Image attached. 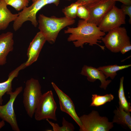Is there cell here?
<instances>
[{
	"label": "cell",
	"instance_id": "6",
	"mask_svg": "<svg viewBox=\"0 0 131 131\" xmlns=\"http://www.w3.org/2000/svg\"><path fill=\"white\" fill-rule=\"evenodd\" d=\"M101 40L105 47L114 53L119 52L122 47L131 43L126 30L124 27H120L110 30Z\"/></svg>",
	"mask_w": 131,
	"mask_h": 131
},
{
	"label": "cell",
	"instance_id": "29",
	"mask_svg": "<svg viewBox=\"0 0 131 131\" xmlns=\"http://www.w3.org/2000/svg\"><path fill=\"white\" fill-rule=\"evenodd\" d=\"M115 1H119L123 3V4L126 5H131V0H113Z\"/></svg>",
	"mask_w": 131,
	"mask_h": 131
},
{
	"label": "cell",
	"instance_id": "13",
	"mask_svg": "<svg viewBox=\"0 0 131 131\" xmlns=\"http://www.w3.org/2000/svg\"><path fill=\"white\" fill-rule=\"evenodd\" d=\"M80 74L86 77L87 80L90 82H94L97 80H99L101 83L100 87L105 90L112 81L110 80H106L104 74L98 68L91 66L84 65Z\"/></svg>",
	"mask_w": 131,
	"mask_h": 131
},
{
	"label": "cell",
	"instance_id": "15",
	"mask_svg": "<svg viewBox=\"0 0 131 131\" xmlns=\"http://www.w3.org/2000/svg\"><path fill=\"white\" fill-rule=\"evenodd\" d=\"M7 4L3 0H0V30L6 29L10 23L15 21L19 14H13L7 7Z\"/></svg>",
	"mask_w": 131,
	"mask_h": 131
},
{
	"label": "cell",
	"instance_id": "18",
	"mask_svg": "<svg viewBox=\"0 0 131 131\" xmlns=\"http://www.w3.org/2000/svg\"><path fill=\"white\" fill-rule=\"evenodd\" d=\"M131 66V64L121 66L114 65L100 66L97 68L103 72L106 79L109 77L113 80L117 75V72L128 68Z\"/></svg>",
	"mask_w": 131,
	"mask_h": 131
},
{
	"label": "cell",
	"instance_id": "2",
	"mask_svg": "<svg viewBox=\"0 0 131 131\" xmlns=\"http://www.w3.org/2000/svg\"><path fill=\"white\" fill-rule=\"evenodd\" d=\"M38 22L40 31L44 36L46 41L53 44L55 42L60 31L66 26L74 24L75 20L65 16L48 17L42 14L39 15Z\"/></svg>",
	"mask_w": 131,
	"mask_h": 131
},
{
	"label": "cell",
	"instance_id": "16",
	"mask_svg": "<svg viewBox=\"0 0 131 131\" xmlns=\"http://www.w3.org/2000/svg\"><path fill=\"white\" fill-rule=\"evenodd\" d=\"M26 67L25 62L21 64L9 74L7 80L0 83V105L2 104V96L6 93L12 91V82L15 78L17 77L20 71Z\"/></svg>",
	"mask_w": 131,
	"mask_h": 131
},
{
	"label": "cell",
	"instance_id": "25",
	"mask_svg": "<svg viewBox=\"0 0 131 131\" xmlns=\"http://www.w3.org/2000/svg\"><path fill=\"white\" fill-rule=\"evenodd\" d=\"M121 9L125 15H128L129 17V23H131V5H126L123 4L121 6Z\"/></svg>",
	"mask_w": 131,
	"mask_h": 131
},
{
	"label": "cell",
	"instance_id": "24",
	"mask_svg": "<svg viewBox=\"0 0 131 131\" xmlns=\"http://www.w3.org/2000/svg\"><path fill=\"white\" fill-rule=\"evenodd\" d=\"M89 16V12L88 9L83 5L79 6L77 9V16L82 19L87 21Z\"/></svg>",
	"mask_w": 131,
	"mask_h": 131
},
{
	"label": "cell",
	"instance_id": "14",
	"mask_svg": "<svg viewBox=\"0 0 131 131\" xmlns=\"http://www.w3.org/2000/svg\"><path fill=\"white\" fill-rule=\"evenodd\" d=\"M13 34L11 32L0 35V66L7 62V57L14 49Z\"/></svg>",
	"mask_w": 131,
	"mask_h": 131
},
{
	"label": "cell",
	"instance_id": "21",
	"mask_svg": "<svg viewBox=\"0 0 131 131\" xmlns=\"http://www.w3.org/2000/svg\"><path fill=\"white\" fill-rule=\"evenodd\" d=\"M54 131H73L74 130L73 125L71 123L66 121L64 117L62 119V125L60 126L57 123H55L49 121L48 119H46Z\"/></svg>",
	"mask_w": 131,
	"mask_h": 131
},
{
	"label": "cell",
	"instance_id": "27",
	"mask_svg": "<svg viewBox=\"0 0 131 131\" xmlns=\"http://www.w3.org/2000/svg\"><path fill=\"white\" fill-rule=\"evenodd\" d=\"M131 50V44L130 43L125 45L122 47L121 49L120 52L122 54H124Z\"/></svg>",
	"mask_w": 131,
	"mask_h": 131
},
{
	"label": "cell",
	"instance_id": "4",
	"mask_svg": "<svg viewBox=\"0 0 131 131\" xmlns=\"http://www.w3.org/2000/svg\"><path fill=\"white\" fill-rule=\"evenodd\" d=\"M79 118L81 123L80 131H108L114 126L113 123L107 117L100 116L95 110Z\"/></svg>",
	"mask_w": 131,
	"mask_h": 131
},
{
	"label": "cell",
	"instance_id": "17",
	"mask_svg": "<svg viewBox=\"0 0 131 131\" xmlns=\"http://www.w3.org/2000/svg\"><path fill=\"white\" fill-rule=\"evenodd\" d=\"M114 113V115L112 121L125 127L131 129V117L130 112H128L119 107H116Z\"/></svg>",
	"mask_w": 131,
	"mask_h": 131
},
{
	"label": "cell",
	"instance_id": "28",
	"mask_svg": "<svg viewBox=\"0 0 131 131\" xmlns=\"http://www.w3.org/2000/svg\"><path fill=\"white\" fill-rule=\"evenodd\" d=\"M66 0L70 1L71 0ZM45 1L46 5L49 4H53L57 6L59 5L60 2V0H45Z\"/></svg>",
	"mask_w": 131,
	"mask_h": 131
},
{
	"label": "cell",
	"instance_id": "26",
	"mask_svg": "<svg viewBox=\"0 0 131 131\" xmlns=\"http://www.w3.org/2000/svg\"><path fill=\"white\" fill-rule=\"evenodd\" d=\"M100 0H77L76 2L81 5L86 7L95 3Z\"/></svg>",
	"mask_w": 131,
	"mask_h": 131
},
{
	"label": "cell",
	"instance_id": "19",
	"mask_svg": "<svg viewBox=\"0 0 131 131\" xmlns=\"http://www.w3.org/2000/svg\"><path fill=\"white\" fill-rule=\"evenodd\" d=\"M124 77H122L120 79L119 87L118 90V97L119 107L128 112L131 111L130 103L127 101L125 95L123 82Z\"/></svg>",
	"mask_w": 131,
	"mask_h": 131
},
{
	"label": "cell",
	"instance_id": "3",
	"mask_svg": "<svg viewBox=\"0 0 131 131\" xmlns=\"http://www.w3.org/2000/svg\"><path fill=\"white\" fill-rule=\"evenodd\" d=\"M42 95L39 81L31 78L25 82L23 94V103L26 113L32 118Z\"/></svg>",
	"mask_w": 131,
	"mask_h": 131
},
{
	"label": "cell",
	"instance_id": "9",
	"mask_svg": "<svg viewBox=\"0 0 131 131\" xmlns=\"http://www.w3.org/2000/svg\"><path fill=\"white\" fill-rule=\"evenodd\" d=\"M125 16L121 8L114 5L103 17L98 26L102 31L108 32L125 24Z\"/></svg>",
	"mask_w": 131,
	"mask_h": 131
},
{
	"label": "cell",
	"instance_id": "10",
	"mask_svg": "<svg viewBox=\"0 0 131 131\" xmlns=\"http://www.w3.org/2000/svg\"><path fill=\"white\" fill-rule=\"evenodd\" d=\"M115 2L113 0H100L85 7L89 12V17L87 21L98 26L104 16L115 5Z\"/></svg>",
	"mask_w": 131,
	"mask_h": 131
},
{
	"label": "cell",
	"instance_id": "11",
	"mask_svg": "<svg viewBox=\"0 0 131 131\" xmlns=\"http://www.w3.org/2000/svg\"><path fill=\"white\" fill-rule=\"evenodd\" d=\"M52 86L58 96L61 111L69 115L79 126H81V123L76 112L74 104L70 97L61 90L54 82Z\"/></svg>",
	"mask_w": 131,
	"mask_h": 131
},
{
	"label": "cell",
	"instance_id": "1",
	"mask_svg": "<svg viewBox=\"0 0 131 131\" xmlns=\"http://www.w3.org/2000/svg\"><path fill=\"white\" fill-rule=\"evenodd\" d=\"M65 34H69L67 40L72 42L76 47L83 48L85 44L90 46L96 45L103 50L105 46L99 44L105 33L101 31L97 25L88 22L87 20L81 19L79 20L77 27H68L64 31Z\"/></svg>",
	"mask_w": 131,
	"mask_h": 131
},
{
	"label": "cell",
	"instance_id": "5",
	"mask_svg": "<svg viewBox=\"0 0 131 131\" xmlns=\"http://www.w3.org/2000/svg\"><path fill=\"white\" fill-rule=\"evenodd\" d=\"M57 107L51 90L42 94L34 112L35 119L40 121L48 119L57 121L56 112Z\"/></svg>",
	"mask_w": 131,
	"mask_h": 131
},
{
	"label": "cell",
	"instance_id": "30",
	"mask_svg": "<svg viewBox=\"0 0 131 131\" xmlns=\"http://www.w3.org/2000/svg\"><path fill=\"white\" fill-rule=\"evenodd\" d=\"M5 125L4 121L2 120L0 122V130Z\"/></svg>",
	"mask_w": 131,
	"mask_h": 131
},
{
	"label": "cell",
	"instance_id": "12",
	"mask_svg": "<svg viewBox=\"0 0 131 131\" xmlns=\"http://www.w3.org/2000/svg\"><path fill=\"white\" fill-rule=\"evenodd\" d=\"M46 41L45 38L40 32L37 33L30 43L28 48L27 59L25 62L26 67L30 66L37 61Z\"/></svg>",
	"mask_w": 131,
	"mask_h": 131
},
{
	"label": "cell",
	"instance_id": "22",
	"mask_svg": "<svg viewBox=\"0 0 131 131\" xmlns=\"http://www.w3.org/2000/svg\"><path fill=\"white\" fill-rule=\"evenodd\" d=\"M81 5L76 2L65 7L62 10L65 16L70 19H74L77 17V13L78 6Z\"/></svg>",
	"mask_w": 131,
	"mask_h": 131
},
{
	"label": "cell",
	"instance_id": "8",
	"mask_svg": "<svg viewBox=\"0 0 131 131\" xmlns=\"http://www.w3.org/2000/svg\"><path fill=\"white\" fill-rule=\"evenodd\" d=\"M23 87L20 86L15 90L6 93L10 96V99L8 102L3 105H0V118L10 125L12 130L15 131H20L16 115L13 108L14 102L18 95L22 91Z\"/></svg>",
	"mask_w": 131,
	"mask_h": 131
},
{
	"label": "cell",
	"instance_id": "31",
	"mask_svg": "<svg viewBox=\"0 0 131 131\" xmlns=\"http://www.w3.org/2000/svg\"><path fill=\"white\" fill-rule=\"evenodd\" d=\"M29 1L30 0H28Z\"/></svg>",
	"mask_w": 131,
	"mask_h": 131
},
{
	"label": "cell",
	"instance_id": "23",
	"mask_svg": "<svg viewBox=\"0 0 131 131\" xmlns=\"http://www.w3.org/2000/svg\"><path fill=\"white\" fill-rule=\"evenodd\" d=\"M7 4L14 8L17 11L22 10L28 7L29 2L28 0H3Z\"/></svg>",
	"mask_w": 131,
	"mask_h": 131
},
{
	"label": "cell",
	"instance_id": "7",
	"mask_svg": "<svg viewBox=\"0 0 131 131\" xmlns=\"http://www.w3.org/2000/svg\"><path fill=\"white\" fill-rule=\"evenodd\" d=\"M46 5L45 0H36L33 2L29 7L25 8L18 13L17 18L14 21L13 29L15 31L19 29L23 24L27 21H30L35 27H36L38 23L36 19L37 12L44 6Z\"/></svg>",
	"mask_w": 131,
	"mask_h": 131
},
{
	"label": "cell",
	"instance_id": "20",
	"mask_svg": "<svg viewBox=\"0 0 131 131\" xmlns=\"http://www.w3.org/2000/svg\"><path fill=\"white\" fill-rule=\"evenodd\" d=\"M114 98V96L111 94L102 96L93 94L92 95V102L90 106L97 107L103 105L107 102L111 101Z\"/></svg>",
	"mask_w": 131,
	"mask_h": 131
}]
</instances>
